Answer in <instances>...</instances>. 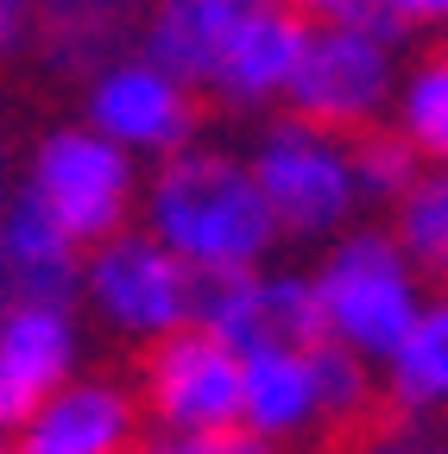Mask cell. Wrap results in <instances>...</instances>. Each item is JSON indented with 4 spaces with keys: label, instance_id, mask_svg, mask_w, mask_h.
Wrapping results in <instances>:
<instances>
[{
    "label": "cell",
    "instance_id": "20",
    "mask_svg": "<svg viewBox=\"0 0 448 454\" xmlns=\"http://www.w3.org/2000/svg\"><path fill=\"white\" fill-rule=\"evenodd\" d=\"M139 454H271V442H259L253 429H208V435H164V442H139Z\"/></svg>",
    "mask_w": 448,
    "mask_h": 454
},
{
    "label": "cell",
    "instance_id": "17",
    "mask_svg": "<svg viewBox=\"0 0 448 454\" xmlns=\"http://www.w3.org/2000/svg\"><path fill=\"white\" fill-rule=\"evenodd\" d=\"M398 253L411 259V271H429L448 284V164L411 184V196L398 202Z\"/></svg>",
    "mask_w": 448,
    "mask_h": 454
},
{
    "label": "cell",
    "instance_id": "18",
    "mask_svg": "<svg viewBox=\"0 0 448 454\" xmlns=\"http://www.w3.org/2000/svg\"><path fill=\"white\" fill-rule=\"evenodd\" d=\"M398 127L405 145L417 158H436V170L448 164V57H423V64L405 76V101H398Z\"/></svg>",
    "mask_w": 448,
    "mask_h": 454
},
{
    "label": "cell",
    "instance_id": "7",
    "mask_svg": "<svg viewBox=\"0 0 448 454\" xmlns=\"http://www.w3.org/2000/svg\"><path fill=\"white\" fill-rule=\"evenodd\" d=\"M196 328L215 334L234 354H316L328 340L316 284L303 278H259V271H228V278H196Z\"/></svg>",
    "mask_w": 448,
    "mask_h": 454
},
{
    "label": "cell",
    "instance_id": "5",
    "mask_svg": "<svg viewBox=\"0 0 448 454\" xmlns=\"http://www.w3.org/2000/svg\"><path fill=\"white\" fill-rule=\"evenodd\" d=\"M139 411H152L171 435H208L240 423V354L202 328H177L145 340L139 354Z\"/></svg>",
    "mask_w": 448,
    "mask_h": 454
},
{
    "label": "cell",
    "instance_id": "23",
    "mask_svg": "<svg viewBox=\"0 0 448 454\" xmlns=\"http://www.w3.org/2000/svg\"><path fill=\"white\" fill-rule=\"evenodd\" d=\"M0 454H13V442H0Z\"/></svg>",
    "mask_w": 448,
    "mask_h": 454
},
{
    "label": "cell",
    "instance_id": "22",
    "mask_svg": "<svg viewBox=\"0 0 448 454\" xmlns=\"http://www.w3.org/2000/svg\"><path fill=\"white\" fill-rule=\"evenodd\" d=\"M366 454H411V448H398V442H385V448H366Z\"/></svg>",
    "mask_w": 448,
    "mask_h": 454
},
{
    "label": "cell",
    "instance_id": "12",
    "mask_svg": "<svg viewBox=\"0 0 448 454\" xmlns=\"http://www.w3.org/2000/svg\"><path fill=\"white\" fill-rule=\"evenodd\" d=\"M303 44H310L303 7H240L208 89H221L234 107H259V101L291 89V76L303 64Z\"/></svg>",
    "mask_w": 448,
    "mask_h": 454
},
{
    "label": "cell",
    "instance_id": "16",
    "mask_svg": "<svg viewBox=\"0 0 448 454\" xmlns=\"http://www.w3.org/2000/svg\"><path fill=\"white\" fill-rule=\"evenodd\" d=\"M385 397H391L405 417L448 404V297L429 303V309L417 316V328L405 334V348L391 354V385H385Z\"/></svg>",
    "mask_w": 448,
    "mask_h": 454
},
{
    "label": "cell",
    "instance_id": "21",
    "mask_svg": "<svg viewBox=\"0 0 448 454\" xmlns=\"http://www.w3.org/2000/svg\"><path fill=\"white\" fill-rule=\"evenodd\" d=\"M13 26H20V13H13V7H0V44L13 38Z\"/></svg>",
    "mask_w": 448,
    "mask_h": 454
},
{
    "label": "cell",
    "instance_id": "6",
    "mask_svg": "<svg viewBox=\"0 0 448 454\" xmlns=\"http://www.w3.org/2000/svg\"><path fill=\"white\" fill-rule=\"evenodd\" d=\"M285 95H291L303 127L354 139L391 101V51L379 38H360L348 26H328L310 13V44H303V64H297Z\"/></svg>",
    "mask_w": 448,
    "mask_h": 454
},
{
    "label": "cell",
    "instance_id": "1",
    "mask_svg": "<svg viewBox=\"0 0 448 454\" xmlns=\"http://www.w3.org/2000/svg\"><path fill=\"white\" fill-rule=\"evenodd\" d=\"M152 240L202 278H228L271 253L278 221L253 184V164L215 145H184L152 177Z\"/></svg>",
    "mask_w": 448,
    "mask_h": 454
},
{
    "label": "cell",
    "instance_id": "19",
    "mask_svg": "<svg viewBox=\"0 0 448 454\" xmlns=\"http://www.w3.org/2000/svg\"><path fill=\"white\" fill-rule=\"evenodd\" d=\"M348 158H354V184H360V196H373V202H405L411 196V184L423 177L417 170V152L405 145V133H379V127H366V133H354L348 139Z\"/></svg>",
    "mask_w": 448,
    "mask_h": 454
},
{
    "label": "cell",
    "instance_id": "3",
    "mask_svg": "<svg viewBox=\"0 0 448 454\" xmlns=\"http://www.w3.org/2000/svg\"><path fill=\"white\" fill-rule=\"evenodd\" d=\"M253 184H259L271 221L285 227V234H303V240L334 234L360 202L348 139H334L322 127H303L297 114L265 127V139L253 152Z\"/></svg>",
    "mask_w": 448,
    "mask_h": 454
},
{
    "label": "cell",
    "instance_id": "14",
    "mask_svg": "<svg viewBox=\"0 0 448 454\" xmlns=\"http://www.w3.org/2000/svg\"><path fill=\"white\" fill-rule=\"evenodd\" d=\"M234 20H240L234 0H177V7H158L152 32H145V64L164 70L171 82H184V89L208 82Z\"/></svg>",
    "mask_w": 448,
    "mask_h": 454
},
{
    "label": "cell",
    "instance_id": "8",
    "mask_svg": "<svg viewBox=\"0 0 448 454\" xmlns=\"http://www.w3.org/2000/svg\"><path fill=\"white\" fill-rule=\"evenodd\" d=\"M83 291L121 334L139 340H164L196 316V271L152 234H121L95 247V259L83 265Z\"/></svg>",
    "mask_w": 448,
    "mask_h": 454
},
{
    "label": "cell",
    "instance_id": "10",
    "mask_svg": "<svg viewBox=\"0 0 448 454\" xmlns=\"http://www.w3.org/2000/svg\"><path fill=\"white\" fill-rule=\"evenodd\" d=\"M70 360H76L70 309L13 303L0 316V429L13 423L26 429L44 397H58L70 385Z\"/></svg>",
    "mask_w": 448,
    "mask_h": 454
},
{
    "label": "cell",
    "instance_id": "13",
    "mask_svg": "<svg viewBox=\"0 0 448 454\" xmlns=\"http://www.w3.org/2000/svg\"><path fill=\"white\" fill-rule=\"evenodd\" d=\"M0 271H7L13 303H51V309H64L76 284V247L64 240V227L44 215L32 190L0 215Z\"/></svg>",
    "mask_w": 448,
    "mask_h": 454
},
{
    "label": "cell",
    "instance_id": "24",
    "mask_svg": "<svg viewBox=\"0 0 448 454\" xmlns=\"http://www.w3.org/2000/svg\"><path fill=\"white\" fill-rule=\"evenodd\" d=\"M436 454H448V448H436Z\"/></svg>",
    "mask_w": 448,
    "mask_h": 454
},
{
    "label": "cell",
    "instance_id": "11",
    "mask_svg": "<svg viewBox=\"0 0 448 454\" xmlns=\"http://www.w3.org/2000/svg\"><path fill=\"white\" fill-rule=\"evenodd\" d=\"M13 454H139V397L114 379H76L38 404Z\"/></svg>",
    "mask_w": 448,
    "mask_h": 454
},
{
    "label": "cell",
    "instance_id": "9",
    "mask_svg": "<svg viewBox=\"0 0 448 454\" xmlns=\"http://www.w3.org/2000/svg\"><path fill=\"white\" fill-rule=\"evenodd\" d=\"M89 121L121 152H164L177 158L196 133V95L152 64H114L89 89Z\"/></svg>",
    "mask_w": 448,
    "mask_h": 454
},
{
    "label": "cell",
    "instance_id": "2",
    "mask_svg": "<svg viewBox=\"0 0 448 454\" xmlns=\"http://www.w3.org/2000/svg\"><path fill=\"white\" fill-rule=\"evenodd\" d=\"M316 303H322L328 340L348 348L354 360H391L423 316L411 259L398 253L391 234H373V227L348 234L328 253V265L316 278Z\"/></svg>",
    "mask_w": 448,
    "mask_h": 454
},
{
    "label": "cell",
    "instance_id": "4",
    "mask_svg": "<svg viewBox=\"0 0 448 454\" xmlns=\"http://www.w3.org/2000/svg\"><path fill=\"white\" fill-rule=\"evenodd\" d=\"M32 196L64 227L70 247H107L127 234L133 208V164L121 145H107L95 127L51 133L32 158Z\"/></svg>",
    "mask_w": 448,
    "mask_h": 454
},
{
    "label": "cell",
    "instance_id": "25",
    "mask_svg": "<svg viewBox=\"0 0 448 454\" xmlns=\"http://www.w3.org/2000/svg\"><path fill=\"white\" fill-rule=\"evenodd\" d=\"M442 57H448V51H442Z\"/></svg>",
    "mask_w": 448,
    "mask_h": 454
},
{
    "label": "cell",
    "instance_id": "15",
    "mask_svg": "<svg viewBox=\"0 0 448 454\" xmlns=\"http://www.w3.org/2000/svg\"><path fill=\"white\" fill-rule=\"evenodd\" d=\"M240 417L259 442L278 435H297L316 423V372L310 354H285V348H265L240 360Z\"/></svg>",
    "mask_w": 448,
    "mask_h": 454
}]
</instances>
